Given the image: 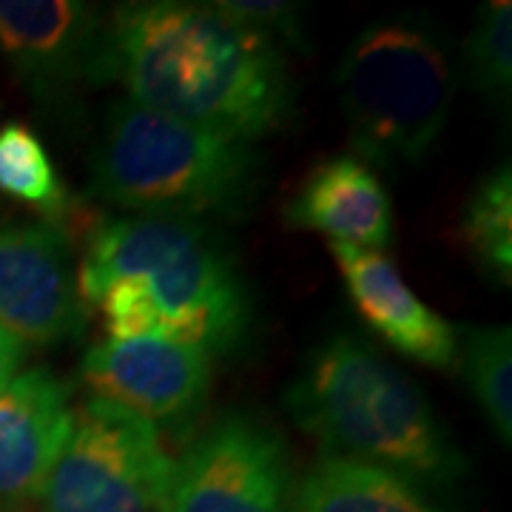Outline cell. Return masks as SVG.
<instances>
[{
  "label": "cell",
  "instance_id": "cell-1",
  "mask_svg": "<svg viewBox=\"0 0 512 512\" xmlns=\"http://www.w3.org/2000/svg\"><path fill=\"white\" fill-rule=\"evenodd\" d=\"M126 100L254 143L288 126L296 109L282 46L225 15L220 3H123L106 18L97 86Z\"/></svg>",
  "mask_w": 512,
  "mask_h": 512
},
{
  "label": "cell",
  "instance_id": "cell-2",
  "mask_svg": "<svg viewBox=\"0 0 512 512\" xmlns=\"http://www.w3.org/2000/svg\"><path fill=\"white\" fill-rule=\"evenodd\" d=\"M77 291L109 339L160 336L231 356L245 348L254 305L222 242L202 222L123 217L97 225L77 268Z\"/></svg>",
  "mask_w": 512,
  "mask_h": 512
},
{
  "label": "cell",
  "instance_id": "cell-3",
  "mask_svg": "<svg viewBox=\"0 0 512 512\" xmlns=\"http://www.w3.org/2000/svg\"><path fill=\"white\" fill-rule=\"evenodd\" d=\"M282 402L325 456L430 484H453L467 473V458L424 390L353 333L311 350Z\"/></svg>",
  "mask_w": 512,
  "mask_h": 512
},
{
  "label": "cell",
  "instance_id": "cell-4",
  "mask_svg": "<svg viewBox=\"0 0 512 512\" xmlns=\"http://www.w3.org/2000/svg\"><path fill=\"white\" fill-rule=\"evenodd\" d=\"M262 174L248 143L117 100L94 146L89 194L137 217L239 220L254 208Z\"/></svg>",
  "mask_w": 512,
  "mask_h": 512
},
{
  "label": "cell",
  "instance_id": "cell-5",
  "mask_svg": "<svg viewBox=\"0 0 512 512\" xmlns=\"http://www.w3.org/2000/svg\"><path fill=\"white\" fill-rule=\"evenodd\" d=\"M333 86L356 157L393 168L421 163L439 143L456 74L436 35L410 20H382L350 43Z\"/></svg>",
  "mask_w": 512,
  "mask_h": 512
},
{
  "label": "cell",
  "instance_id": "cell-6",
  "mask_svg": "<svg viewBox=\"0 0 512 512\" xmlns=\"http://www.w3.org/2000/svg\"><path fill=\"white\" fill-rule=\"evenodd\" d=\"M171 470L151 421L89 399L37 495L40 512H168Z\"/></svg>",
  "mask_w": 512,
  "mask_h": 512
},
{
  "label": "cell",
  "instance_id": "cell-7",
  "mask_svg": "<svg viewBox=\"0 0 512 512\" xmlns=\"http://www.w3.org/2000/svg\"><path fill=\"white\" fill-rule=\"evenodd\" d=\"M168 512H296L282 436L242 413L217 419L174 461Z\"/></svg>",
  "mask_w": 512,
  "mask_h": 512
},
{
  "label": "cell",
  "instance_id": "cell-8",
  "mask_svg": "<svg viewBox=\"0 0 512 512\" xmlns=\"http://www.w3.org/2000/svg\"><path fill=\"white\" fill-rule=\"evenodd\" d=\"M86 322L69 231L0 222V330L20 345H57L80 339Z\"/></svg>",
  "mask_w": 512,
  "mask_h": 512
},
{
  "label": "cell",
  "instance_id": "cell-9",
  "mask_svg": "<svg viewBox=\"0 0 512 512\" xmlns=\"http://www.w3.org/2000/svg\"><path fill=\"white\" fill-rule=\"evenodd\" d=\"M106 18L83 0H0V55L40 106L97 86Z\"/></svg>",
  "mask_w": 512,
  "mask_h": 512
},
{
  "label": "cell",
  "instance_id": "cell-10",
  "mask_svg": "<svg viewBox=\"0 0 512 512\" xmlns=\"http://www.w3.org/2000/svg\"><path fill=\"white\" fill-rule=\"evenodd\" d=\"M94 399L157 424L194 419L211 390V356L160 336L106 339L80 362Z\"/></svg>",
  "mask_w": 512,
  "mask_h": 512
},
{
  "label": "cell",
  "instance_id": "cell-11",
  "mask_svg": "<svg viewBox=\"0 0 512 512\" xmlns=\"http://www.w3.org/2000/svg\"><path fill=\"white\" fill-rule=\"evenodd\" d=\"M330 254L367 328L419 365L439 370L456 365L458 328L421 302L390 256L339 242H330Z\"/></svg>",
  "mask_w": 512,
  "mask_h": 512
},
{
  "label": "cell",
  "instance_id": "cell-12",
  "mask_svg": "<svg viewBox=\"0 0 512 512\" xmlns=\"http://www.w3.org/2000/svg\"><path fill=\"white\" fill-rule=\"evenodd\" d=\"M72 390L46 367L18 373L0 390V504L37 498L72 436Z\"/></svg>",
  "mask_w": 512,
  "mask_h": 512
},
{
  "label": "cell",
  "instance_id": "cell-13",
  "mask_svg": "<svg viewBox=\"0 0 512 512\" xmlns=\"http://www.w3.org/2000/svg\"><path fill=\"white\" fill-rule=\"evenodd\" d=\"M285 225L350 248L382 251L393 242V205L370 165L339 154L305 177L285 205Z\"/></svg>",
  "mask_w": 512,
  "mask_h": 512
},
{
  "label": "cell",
  "instance_id": "cell-14",
  "mask_svg": "<svg viewBox=\"0 0 512 512\" xmlns=\"http://www.w3.org/2000/svg\"><path fill=\"white\" fill-rule=\"evenodd\" d=\"M296 512H444L399 473L325 456L296 484Z\"/></svg>",
  "mask_w": 512,
  "mask_h": 512
},
{
  "label": "cell",
  "instance_id": "cell-15",
  "mask_svg": "<svg viewBox=\"0 0 512 512\" xmlns=\"http://www.w3.org/2000/svg\"><path fill=\"white\" fill-rule=\"evenodd\" d=\"M0 194L35 208L63 231L66 220H72V197L60 183L49 151L23 123H9L0 131Z\"/></svg>",
  "mask_w": 512,
  "mask_h": 512
},
{
  "label": "cell",
  "instance_id": "cell-16",
  "mask_svg": "<svg viewBox=\"0 0 512 512\" xmlns=\"http://www.w3.org/2000/svg\"><path fill=\"white\" fill-rule=\"evenodd\" d=\"M456 365L495 436L512 441V333L507 325L458 333Z\"/></svg>",
  "mask_w": 512,
  "mask_h": 512
},
{
  "label": "cell",
  "instance_id": "cell-17",
  "mask_svg": "<svg viewBox=\"0 0 512 512\" xmlns=\"http://www.w3.org/2000/svg\"><path fill=\"white\" fill-rule=\"evenodd\" d=\"M458 237L470 259L490 276L495 285H510L512 279V174L504 163L487 174L461 214Z\"/></svg>",
  "mask_w": 512,
  "mask_h": 512
},
{
  "label": "cell",
  "instance_id": "cell-18",
  "mask_svg": "<svg viewBox=\"0 0 512 512\" xmlns=\"http://www.w3.org/2000/svg\"><path fill=\"white\" fill-rule=\"evenodd\" d=\"M461 66L470 89L490 106H507L512 89V6L493 0L478 9L461 49Z\"/></svg>",
  "mask_w": 512,
  "mask_h": 512
},
{
  "label": "cell",
  "instance_id": "cell-19",
  "mask_svg": "<svg viewBox=\"0 0 512 512\" xmlns=\"http://www.w3.org/2000/svg\"><path fill=\"white\" fill-rule=\"evenodd\" d=\"M220 9L225 15L239 20L242 26L274 40L276 46H282V43L299 46L302 43V15H299V6H293V3H279V0H265V3L231 0L228 3L225 0L220 3Z\"/></svg>",
  "mask_w": 512,
  "mask_h": 512
},
{
  "label": "cell",
  "instance_id": "cell-20",
  "mask_svg": "<svg viewBox=\"0 0 512 512\" xmlns=\"http://www.w3.org/2000/svg\"><path fill=\"white\" fill-rule=\"evenodd\" d=\"M23 359H26V345H20L6 330H0V390L18 376Z\"/></svg>",
  "mask_w": 512,
  "mask_h": 512
},
{
  "label": "cell",
  "instance_id": "cell-21",
  "mask_svg": "<svg viewBox=\"0 0 512 512\" xmlns=\"http://www.w3.org/2000/svg\"><path fill=\"white\" fill-rule=\"evenodd\" d=\"M0 512H12V510H9V507H3V504H0Z\"/></svg>",
  "mask_w": 512,
  "mask_h": 512
}]
</instances>
